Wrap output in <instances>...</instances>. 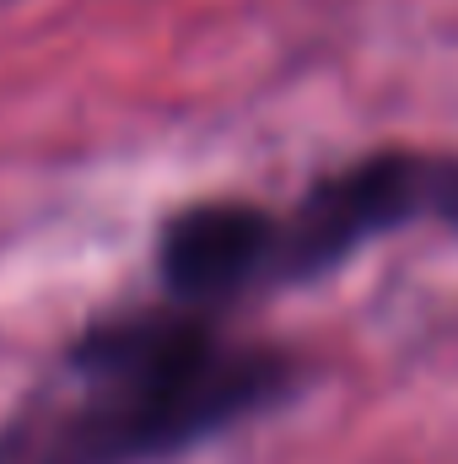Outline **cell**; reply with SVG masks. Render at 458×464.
<instances>
[{
  "label": "cell",
  "instance_id": "obj_1",
  "mask_svg": "<svg viewBox=\"0 0 458 464\" xmlns=\"http://www.w3.org/2000/svg\"><path fill=\"white\" fill-rule=\"evenodd\" d=\"M291 346L216 308H129L76 330L0 421V464H173L308 389Z\"/></svg>",
  "mask_w": 458,
  "mask_h": 464
},
{
  "label": "cell",
  "instance_id": "obj_2",
  "mask_svg": "<svg viewBox=\"0 0 458 464\" xmlns=\"http://www.w3.org/2000/svg\"><path fill=\"white\" fill-rule=\"evenodd\" d=\"M415 227L458 237V151L377 146L308 184L291 211H264V297L335 276L367 243Z\"/></svg>",
  "mask_w": 458,
  "mask_h": 464
}]
</instances>
